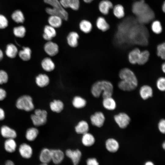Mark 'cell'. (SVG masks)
Here are the masks:
<instances>
[{
	"mask_svg": "<svg viewBox=\"0 0 165 165\" xmlns=\"http://www.w3.org/2000/svg\"><path fill=\"white\" fill-rule=\"evenodd\" d=\"M79 37V35L75 31L70 32L67 37L68 44L72 47H76L78 45V39Z\"/></svg>",
	"mask_w": 165,
	"mask_h": 165,
	"instance_id": "obj_29",
	"label": "cell"
},
{
	"mask_svg": "<svg viewBox=\"0 0 165 165\" xmlns=\"http://www.w3.org/2000/svg\"><path fill=\"white\" fill-rule=\"evenodd\" d=\"M158 128L159 131L163 134L165 132V120L164 119H160L158 124Z\"/></svg>",
	"mask_w": 165,
	"mask_h": 165,
	"instance_id": "obj_46",
	"label": "cell"
},
{
	"mask_svg": "<svg viewBox=\"0 0 165 165\" xmlns=\"http://www.w3.org/2000/svg\"><path fill=\"white\" fill-rule=\"evenodd\" d=\"M113 87L112 83L107 81H98L94 83L91 88V93L95 97H99L102 94L103 98L112 97Z\"/></svg>",
	"mask_w": 165,
	"mask_h": 165,
	"instance_id": "obj_2",
	"label": "cell"
},
{
	"mask_svg": "<svg viewBox=\"0 0 165 165\" xmlns=\"http://www.w3.org/2000/svg\"><path fill=\"white\" fill-rule=\"evenodd\" d=\"M132 13L137 17L139 22L146 23L154 17V12L145 0L136 1L132 5Z\"/></svg>",
	"mask_w": 165,
	"mask_h": 165,
	"instance_id": "obj_1",
	"label": "cell"
},
{
	"mask_svg": "<svg viewBox=\"0 0 165 165\" xmlns=\"http://www.w3.org/2000/svg\"><path fill=\"white\" fill-rule=\"evenodd\" d=\"M39 159L42 163L48 164L50 163L51 161V149L43 148L39 154Z\"/></svg>",
	"mask_w": 165,
	"mask_h": 165,
	"instance_id": "obj_17",
	"label": "cell"
},
{
	"mask_svg": "<svg viewBox=\"0 0 165 165\" xmlns=\"http://www.w3.org/2000/svg\"><path fill=\"white\" fill-rule=\"evenodd\" d=\"M48 113L45 110L37 109L31 114L30 118L32 123L35 127H39L45 125L47 121Z\"/></svg>",
	"mask_w": 165,
	"mask_h": 165,
	"instance_id": "obj_5",
	"label": "cell"
},
{
	"mask_svg": "<svg viewBox=\"0 0 165 165\" xmlns=\"http://www.w3.org/2000/svg\"><path fill=\"white\" fill-rule=\"evenodd\" d=\"M161 9L162 11L164 13L165 12V2H163L161 6Z\"/></svg>",
	"mask_w": 165,
	"mask_h": 165,
	"instance_id": "obj_51",
	"label": "cell"
},
{
	"mask_svg": "<svg viewBox=\"0 0 165 165\" xmlns=\"http://www.w3.org/2000/svg\"><path fill=\"white\" fill-rule=\"evenodd\" d=\"M156 86L160 91H164L165 90V79L164 77H160L157 80L156 83Z\"/></svg>",
	"mask_w": 165,
	"mask_h": 165,
	"instance_id": "obj_43",
	"label": "cell"
},
{
	"mask_svg": "<svg viewBox=\"0 0 165 165\" xmlns=\"http://www.w3.org/2000/svg\"><path fill=\"white\" fill-rule=\"evenodd\" d=\"M118 87L121 90L124 91H131L135 89L136 86L132 83L121 80L118 83Z\"/></svg>",
	"mask_w": 165,
	"mask_h": 165,
	"instance_id": "obj_34",
	"label": "cell"
},
{
	"mask_svg": "<svg viewBox=\"0 0 165 165\" xmlns=\"http://www.w3.org/2000/svg\"><path fill=\"white\" fill-rule=\"evenodd\" d=\"M31 50L28 47H23V50L19 51V55L24 61H28L31 58Z\"/></svg>",
	"mask_w": 165,
	"mask_h": 165,
	"instance_id": "obj_38",
	"label": "cell"
},
{
	"mask_svg": "<svg viewBox=\"0 0 165 165\" xmlns=\"http://www.w3.org/2000/svg\"><path fill=\"white\" fill-rule=\"evenodd\" d=\"M51 161L55 164L60 163L63 160L64 157L63 152L59 149H51Z\"/></svg>",
	"mask_w": 165,
	"mask_h": 165,
	"instance_id": "obj_14",
	"label": "cell"
},
{
	"mask_svg": "<svg viewBox=\"0 0 165 165\" xmlns=\"http://www.w3.org/2000/svg\"><path fill=\"white\" fill-rule=\"evenodd\" d=\"M50 107L52 112L59 113L63 110L64 104L61 100L55 99L50 103Z\"/></svg>",
	"mask_w": 165,
	"mask_h": 165,
	"instance_id": "obj_24",
	"label": "cell"
},
{
	"mask_svg": "<svg viewBox=\"0 0 165 165\" xmlns=\"http://www.w3.org/2000/svg\"><path fill=\"white\" fill-rule=\"evenodd\" d=\"M3 53L2 50L0 49V61L3 58Z\"/></svg>",
	"mask_w": 165,
	"mask_h": 165,
	"instance_id": "obj_53",
	"label": "cell"
},
{
	"mask_svg": "<svg viewBox=\"0 0 165 165\" xmlns=\"http://www.w3.org/2000/svg\"><path fill=\"white\" fill-rule=\"evenodd\" d=\"M39 134V130L36 127H31L28 128L26 131L25 137L29 141H34L37 137Z\"/></svg>",
	"mask_w": 165,
	"mask_h": 165,
	"instance_id": "obj_26",
	"label": "cell"
},
{
	"mask_svg": "<svg viewBox=\"0 0 165 165\" xmlns=\"http://www.w3.org/2000/svg\"><path fill=\"white\" fill-rule=\"evenodd\" d=\"M161 68L162 71L163 72H165V63H163L162 64V66H161Z\"/></svg>",
	"mask_w": 165,
	"mask_h": 165,
	"instance_id": "obj_52",
	"label": "cell"
},
{
	"mask_svg": "<svg viewBox=\"0 0 165 165\" xmlns=\"http://www.w3.org/2000/svg\"><path fill=\"white\" fill-rule=\"evenodd\" d=\"M60 2L63 7L69 8L73 10H78L79 7V0H60Z\"/></svg>",
	"mask_w": 165,
	"mask_h": 165,
	"instance_id": "obj_18",
	"label": "cell"
},
{
	"mask_svg": "<svg viewBox=\"0 0 165 165\" xmlns=\"http://www.w3.org/2000/svg\"><path fill=\"white\" fill-rule=\"evenodd\" d=\"M63 19L60 16L56 15H50L48 18V22L50 25L54 28H58L61 27Z\"/></svg>",
	"mask_w": 165,
	"mask_h": 165,
	"instance_id": "obj_28",
	"label": "cell"
},
{
	"mask_svg": "<svg viewBox=\"0 0 165 165\" xmlns=\"http://www.w3.org/2000/svg\"><path fill=\"white\" fill-rule=\"evenodd\" d=\"M89 126L87 122L84 120L79 121L75 127V132L78 134H83L88 132Z\"/></svg>",
	"mask_w": 165,
	"mask_h": 165,
	"instance_id": "obj_20",
	"label": "cell"
},
{
	"mask_svg": "<svg viewBox=\"0 0 165 165\" xmlns=\"http://www.w3.org/2000/svg\"><path fill=\"white\" fill-rule=\"evenodd\" d=\"M4 165H15L14 162L10 160L6 161Z\"/></svg>",
	"mask_w": 165,
	"mask_h": 165,
	"instance_id": "obj_50",
	"label": "cell"
},
{
	"mask_svg": "<svg viewBox=\"0 0 165 165\" xmlns=\"http://www.w3.org/2000/svg\"><path fill=\"white\" fill-rule=\"evenodd\" d=\"M44 2L52 8H46V13L50 15H56L61 17L63 20H67L68 18V12L65 10L58 0H44Z\"/></svg>",
	"mask_w": 165,
	"mask_h": 165,
	"instance_id": "obj_3",
	"label": "cell"
},
{
	"mask_svg": "<svg viewBox=\"0 0 165 165\" xmlns=\"http://www.w3.org/2000/svg\"><path fill=\"white\" fill-rule=\"evenodd\" d=\"M162 146L163 149H164L165 148V143L164 141L163 143Z\"/></svg>",
	"mask_w": 165,
	"mask_h": 165,
	"instance_id": "obj_56",
	"label": "cell"
},
{
	"mask_svg": "<svg viewBox=\"0 0 165 165\" xmlns=\"http://www.w3.org/2000/svg\"><path fill=\"white\" fill-rule=\"evenodd\" d=\"M105 146L106 149L109 152H116L119 148V144L118 141L113 138H109L105 141Z\"/></svg>",
	"mask_w": 165,
	"mask_h": 165,
	"instance_id": "obj_15",
	"label": "cell"
},
{
	"mask_svg": "<svg viewBox=\"0 0 165 165\" xmlns=\"http://www.w3.org/2000/svg\"><path fill=\"white\" fill-rule=\"evenodd\" d=\"M86 162V165H99L97 160L94 158H88Z\"/></svg>",
	"mask_w": 165,
	"mask_h": 165,
	"instance_id": "obj_47",
	"label": "cell"
},
{
	"mask_svg": "<svg viewBox=\"0 0 165 165\" xmlns=\"http://www.w3.org/2000/svg\"><path fill=\"white\" fill-rule=\"evenodd\" d=\"M151 29L155 34H160L162 31V27L161 22L157 20H153L151 24Z\"/></svg>",
	"mask_w": 165,
	"mask_h": 165,
	"instance_id": "obj_40",
	"label": "cell"
},
{
	"mask_svg": "<svg viewBox=\"0 0 165 165\" xmlns=\"http://www.w3.org/2000/svg\"><path fill=\"white\" fill-rule=\"evenodd\" d=\"M36 84L40 87H43L47 86L50 82L48 76L44 74H40L36 78Z\"/></svg>",
	"mask_w": 165,
	"mask_h": 165,
	"instance_id": "obj_30",
	"label": "cell"
},
{
	"mask_svg": "<svg viewBox=\"0 0 165 165\" xmlns=\"http://www.w3.org/2000/svg\"><path fill=\"white\" fill-rule=\"evenodd\" d=\"M84 2L86 3H90L94 0H83Z\"/></svg>",
	"mask_w": 165,
	"mask_h": 165,
	"instance_id": "obj_55",
	"label": "cell"
},
{
	"mask_svg": "<svg viewBox=\"0 0 165 165\" xmlns=\"http://www.w3.org/2000/svg\"><path fill=\"white\" fill-rule=\"evenodd\" d=\"M95 141V137L92 134L88 132L82 134L81 142L84 146H91L94 144Z\"/></svg>",
	"mask_w": 165,
	"mask_h": 165,
	"instance_id": "obj_23",
	"label": "cell"
},
{
	"mask_svg": "<svg viewBox=\"0 0 165 165\" xmlns=\"http://www.w3.org/2000/svg\"><path fill=\"white\" fill-rule=\"evenodd\" d=\"M134 0V1H137V0Z\"/></svg>",
	"mask_w": 165,
	"mask_h": 165,
	"instance_id": "obj_58",
	"label": "cell"
},
{
	"mask_svg": "<svg viewBox=\"0 0 165 165\" xmlns=\"http://www.w3.org/2000/svg\"><path fill=\"white\" fill-rule=\"evenodd\" d=\"M18 151L20 156L25 159L31 158L33 154V151L31 147L27 143L21 144L19 146Z\"/></svg>",
	"mask_w": 165,
	"mask_h": 165,
	"instance_id": "obj_9",
	"label": "cell"
},
{
	"mask_svg": "<svg viewBox=\"0 0 165 165\" xmlns=\"http://www.w3.org/2000/svg\"><path fill=\"white\" fill-rule=\"evenodd\" d=\"M112 11L114 16L118 19H121L123 18L125 15L124 7L120 4L114 5Z\"/></svg>",
	"mask_w": 165,
	"mask_h": 165,
	"instance_id": "obj_25",
	"label": "cell"
},
{
	"mask_svg": "<svg viewBox=\"0 0 165 165\" xmlns=\"http://www.w3.org/2000/svg\"><path fill=\"white\" fill-rule=\"evenodd\" d=\"M145 165H154V163L151 161H148L146 162Z\"/></svg>",
	"mask_w": 165,
	"mask_h": 165,
	"instance_id": "obj_54",
	"label": "cell"
},
{
	"mask_svg": "<svg viewBox=\"0 0 165 165\" xmlns=\"http://www.w3.org/2000/svg\"><path fill=\"white\" fill-rule=\"evenodd\" d=\"M96 25L99 29L103 32L108 30L110 27L106 19L102 16H99L97 19Z\"/></svg>",
	"mask_w": 165,
	"mask_h": 165,
	"instance_id": "obj_27",
	"label": "cell"
},
{
	"mask_svg": "<svg viewBox=\"0 0 165 165\" xmlns=\"http://www.w3.org/2000/svg\"><path fill=\"white\" fill-rule=\"evenodd\" d=\"M0 133L1 136L6 139H15L17 136L16 131L6 125H3L1 127Z\"/></svg>",
	"mask_w": 165,
	"mask_h": 165,
	"instance_id": "obj_10",
	"label": "cell"
},
{
	"mask_svg": "<svg viewBox=\"0 0 165 165\" xmlns=\"http://www.w3.org/2000/svg\"><path fill=\"white\" fill-rule=\"evenodd\" d=\"M114 5L109 0H102L99 3L98 8L100 12L103 15H108L112 9Z\"/></svg>",
	"mask_w": 165,
	"mask_h": 165,
	"instance_id": "obj_12",
	"label": "cell"
},
{
	"mask_svg": "<svg viewBox=\"0 0 165 165\" xmlns=\"http://www.w3.org/2000/svg\"></svg>",
	"mask_w": 165,
	"mask_h": 165,
	"instance_id": "obj_59",
	"label": "cell"
},
{
	"mask_svg": "<svg viewBox=\"0 0 165 165\" xmlns=\"http://www.w3.org/2000/svg\"><path fill=\"white\" fill-rule=\"evenodd\" d=\"M40 165H48V164L42 163Z\"/></svg>",
	"mask_w": 165,
	"mask_h": 165,
	"instance_id": "obj_57",
	"label": "cell"
},
{
	"mask_svg": "<svg viewBox=\"0 0 165 165\" xmlns=\"http://www.w3.org/2000/svg\"><path fill=\"white\" fill-rule=\"evenodd\" d=\"M79 27L82 31L84 33H88L91 31L92 28V25L89 21L84 20L80 22Z\"/></svg>",
	"mask_w": 165,
	"mask_h": 165,
	"instance_id": "obj_35",
	"label": "cell"
},
{
	"mask_svg": "<svg viewBox=\"0 0 165 165\" xmlns=\"http://www.w3.org/2000/svg\"><path fill=\"white\" fill-rule=\"evenodd\" d=\"M11 18L14 21L17 23H23L25 20L23 13L19 10L14 11L11 15Z\"/></svg>",
	"mask_w": 165,
	"mask_h": 165,
	"instance_id": "obj_37",
	"label": "cell"
},
{
	"mask_svg": "<svg viewBox=\"0 0 165 165\" xmlns=\"http://www.w3.org/2000/svg\"><path fill=\"white\" fill-rule=\"evenodd\" d=\"M8 25V21L4 15L0 14V29L5 28Z\"/></svg>",
	"mask_w": 165,
	"mask_h": 165,
	"instance_id": "obj_45",
	"label": "cell"
},
{
	"mask_svg": "<svg viewBox=\"0 0 165 165\" xmlns=\"http://www.w3.org/2000/svg\"><path fill=\"white\" fill-rule=\"evenodd\" d=\"M66 156L72 160L73 165H78L82 156L81 151L78 149L72 150L68 149L65 152Z\"/></svg>",
	"mask_w": 165,
	"mask_h": 165,
	"instance_id": "obj_11",
	"label": "cell"
},
{
	"mask_svg": "<svg viewBox=\"0 0 165 165\" xmlns=\"http://www.w3.org/2000/svg\"><path fill=\"white\" fill-rule=\"evenodd\" d=\"M4 147L6 152L12 153L16 151L17 148V144L14 139H6L4 141Z\"/></svg>",
	"mask_w": 165,
	"mask_h": 165,
	"instance_id": "obj_21",
	"label": "cell"
},
{
	"mask_svg": "<svg viewBox=\"0 0 165 165\" xmlns=\"http://www.w3.org/2000/svg\"><path fill=\"white\" fill-rule=\"evenodd\" d=\"M114 119L118 127L122 129L127 128L131 120L129 116L124 112H121L115 115L114 116Z\"/></svg>",
	"mask_w": 165,
	"mask_h": 165,
	"instance_id": "obj_7",
	"label": "cell"
},
{
	"mask_svg": "<svg viewBox=\"0 0 165 165\" xmlns=\"http://www.w3.org/2000/svg\"><path fill=\"white\" fill-rule=\"evenodd\" d=\"M7 93L6 90L2 88H0V101L4 100L6 97Z\"/></svg>",
	"mask_w": 165,
	"mask_h": 165,
	"instance_id": "obj_48",
	"label": "cell"
},
{
	"mask_svg": "<svg viewBox=\"0 0 165 165\" xmlns=\"http://www.w3.org/2000/svg\"><path fill=\"white\" fill-rule=\"evenodd\" d=\"M43 37L45 40L48 41H50L56 35L55 28L50 25H46L45 27Z\"/></svg>",
	"mask_w": 165,
	"mask_h": 165,
	"instance_id": "obj_22",
	"label": "cell"
},
{
	"mask_svg": "<svg viewBox=\"0 0 165 165\" xmlns=\"http://www.w3.org/2000/svg\"><path fill=\"white\" fill-rule=\"evenodd\" d=\"M119 77L121 80L131 83L137 86V79L134 73L130 69L127 68L122 69L119 72Z\"/></svg>",
	"mask_w": 165,
	"mask_h": 165,
	"instance_id": "obj_6",
	"label": "cell"
},
{
	"mask_svg": "<svg viewBox=\"0 0 165 165\" xmlns=\"http://www.w3.org/2000/svg\"><path fill=\"white\" fill-rule=\"evenodd\" d=\"M72 103L74 108L77 109H80L84 108L86 106L87 102L83 98L77 96L73 98Z\"/></svg>",
	"mask_w": 165,
	"mask_h": 165,
	"instance_id": "obj_31",
	"label": "cell"
},
{
	"mask_svg": "<svg viewBox=\"0 0 165 165\" xmlns=\"http://www.w3.org/2000/svg\"><path fill=\"white\" fill-rule=\"evenodd\" d=\"M90 119L92 125L100 128L104 125L105 118V115L102 112L97 111L90 116Z\"/></svg>",
	"mask_w": 165,
	"mask_h": 165,
	"instance_id": "obj_8",
	"label": "cell"
},
{
	"mask_svg": "<svg viewBox=\"0 0 165 165\" xmlns=\"http://www.w3.org/2000/svg\"><path fill=\"white\" fill-rule=\"evenodd\" d=\"M16 106L18 109L27 112L31 111L35 108L32 97L27 95L18 97L16 101Z\"/></svg>",
	"mask_w": 165,
	"mask_h": 165,
	"instance_id": "obj_4",
	"label": "cell"
},
{
	"mask_svg": "<svg viewBox=\"0 0 165 165\" xmlns=\"http://www.w3.org/2000/svg\"><path fill=\"white\" fill-rule=\"evenodd\" d=\"M8 77L7 73L4 71L0 70V84L5 83L8 81Z\"/></svg>",
	"mask_w": 165,
	"mask_h": 165,
	"instance_id": "obj_44",
	"label": "cell"
},
{
	"mask_svg": "<svg viewBox=\"0 0 165 165\" xmlns=\"http://www.w3.org/2000/svg\"><path fill=\"white\" fill-rule=\"evenodd\" d=\"M149 56V53L148 51L145 50L141 51L137 64L139 65L145 64L148 61Z\"/></svg>",
	"mask_w": 165,
	"mask_h": 165,
	"instance_id": "obj_39",
	"label": "cell"
},
{
	"mask_svg": "<svg viewBox=\"0 0 165 165\" xmlns=\"http://www.w3.org/2000/svg\"><path fill=\"white\" fill-rule=\"evenodd\" d=\"M102 104L105 108L109 111L114 110L117 106L116 101L112 97L103 98Z\"/></svg>",
	"mask_w": 165,
	"mask_h": 165,
	"instance_id": "obj_19",
	"label": "cell"
},
{
	"mask_svg": "<svg viewBox=\"0 0 165 165\" xmlns=\"http://www.w3.org/2000/svg\"><path fill=\"white\" fill-rule=\"evenodd\" d=\"M41 65L43 69L47 72L52 71L55 67L54 63L51 58L49 57L45 58L43 60Z\"/></svg>",
	"mask_w": 165,
	"mask_h": 165,
	"instance_id": "obj_32",
	"label": "cell"
},
{
	"mask_svg": "<svg viewBox=\"0 0 165 165\" xmlns=\"http://www.w3.org/2000/svg\"><path fill=\"white\" fill-rule=\"evenodd\" d=\"M5 118V113L4 110L0 107V121L3 120Z\"/></svg>",
	"mask_w": 165,
	"mask_h": 165,
	"instance_id": "obj_49",
	"label": "cell"
},
{
	"mask_svg": "<svg viewBox=\"0 0 165 165\" xmlns=\"http://www.w3.org/2000/svg\"><path fill=\"white\" fill-rule=\"evenodd\" d=\"M44 49L46 53L51 56L56 55L59 51L58 45L51 41H49L45 44Z\"/></svg>",
	"mask_w": 165,
	"mask_h": 165,
	"instance_id": "obj_13",
	"label": "cell"
},
{
	"mask_svg": "<svg viewBox=\"0 0 165 165\" xmlns=\"http://www.w3.org/2000/svg\"><path fill=\"white\" fill-rule=\"evenodd\" d=\"M139 93L140 97L143 100H146L153 96V91L150 86L145 85L140 88Z\"/></svg>",
	"mask_w": 165,
	"mask_h": 165,
	"instance_id": "obj_16",
	"label": "cell"
},
{
	"mask_svg": "<svg viewBox=\"0 0 165 165\" xmlns=\"http://www.w3.org/2000/svg\"><path fill=\"white\" fill-rule=\"evenodd\" d=\"M17 53V49L14 44H9L7 45L6 53L8 57L14 58L16 57Z\"/></svg>",
	"mask_w": 165,
	"mask_h": 165,
	"instance_id": "obj_36",
	"label": "cell"
},
{
	"mask_svg": "<svg viewBox=\"0 0 165 165\" xmlns=\"http://www.w3.org/2000/svg\"><path fill=\"white\" fill-rule=\"evenodd\" d=\"M26 32L25 28L23 26L15 27L13 29V32L15 36L19 38L24 36Z\"/></svg>",
	"mask_w": 165,
	"mask_h": 165,
	"instance_id": "obj_41",
	"label": "cell"
},
{
	"mask_svg": "<svg viewBox=\"0 0 165 165\" xmlns=\"http://www.w3.org/2000/svg\"><path fill=\"white\" fill-rule=\"evenodd\" d=\"M157 54L158 56L163 59L165 58V44L162 43L159 45L157 48Z\"/></svg>",
	"mask_w": 165,
	"mask_h": 165,
	"instance_id": "obj_42",
	"label": "cell"
},
{
	"mask_svg": "<svg viewBox=\"0 0 165 165\" xmlns=\"http://www.w3.org/2000/svg\"><path fill=\"white\" fill-rule=\"evenodd\" d=\"M141 51L136 48L131 50L128 54V60L132 64L137 63Z\"/></svg>",
	"mask_w": 165,
	"mask_h": 165,
	"instance_id": "obj_33",
	"label": "cell"
}]
</instances>
